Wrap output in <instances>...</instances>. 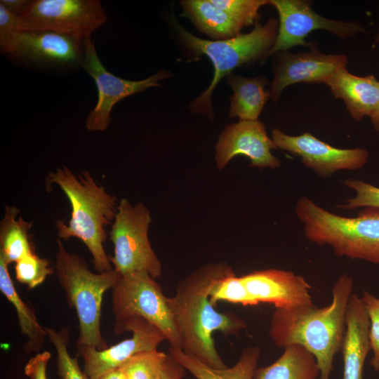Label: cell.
I'll list each match as a JSON object with an SVG mask.
<instances>
[{"mask_svg":"<svg viewBox=\"0 0 379 379\" xmlns=\"http://www.w3.org/2000/svg\"><path fill=\"white\" fill-rule=\"evenodd\" d=\"M225 263H209L190 273L178 283L175 293L167 297L180 341V350L215 368L227 367L215 346L213 335H238L246 321L232 312H220L209 300L212 285L232 272Z\"/></svg>","mask_w":379,"mask_h":379,"instance_id":"cell-1","label":"cell"},{"mask_svg":"<svg viewBox=\"0 0 379 379\" xmlns=\"http://www.w3.org/2000/svg\"><path fill=\"white\" fill-rule=\"evenodd\" d=\"M352 291L353 279L343 274L333 284L328 305L275 309L269 328L274 344L283 348L293 345L303 347L316 359L318 379H329L334 357L343 343L345 312Z\"/></svg>","mask_w":379,"mask_h":379,"instance_id":"cell-2","label":"cell"},{"mask_svg":"<svg viewBox=\"0 0 379 379\" xmlns=\"http://www.w3.org/2000/svg\"><path fill=\"white\" fill-rule=\"evenodd\" d=\"M53 184L59 186L72 207L68 224L62 220L55 222L58 239H79L90 251L98 272L112 270L103 244L108 238L105 227L114 220L117 212V197L96 182L89 171H82L76 175L67 166L48 172L45 181L46 191Z\"/></svg>","mask_w":379,"mask_h":379,"instance_id":"cell-3","label":"cell"},{"mask_svg":"<svg viewBox=\"0 0 379 379\" xmlns=\"http://www.w3.org/2000/svg\"><path fill=\"white\" fill-rule=\"evenodd\" d=\"M295 211L311 242L331 246L338 256L379 264L378 208L366 207L355 217H345L301 197Z\"/></svg>","mask_w":379,"mask_h":379,"instance_id":"cell-4","label":"cell"},{"mask_svg":"<svg viewBox=\"0 0 379 379\" xmlns=\"http://www.w3.org/2000/svg\"><path fill=\"white\" fill-rule=\"evenodd\" d=\"M55 270L67 302L74 309L79 319L77 346L99 350L108 347L101 333V306L105 293L114 288L121 275L114 269L102 273L92 272L85 260L78 254L69 253L59 239Z\"/></svg>","mask_w":379,"mask_h":379,"instance_id":"cell-5","label":"cell"},{"mask_svg":"<svg viewBox=\"0 0 379 379\" xmlns=\"http://www.w3.org/2000/svg\"><path fill=\"white\" fill-rule=\"evenodd\" d=\"M178 35L185 46L195 55H205L211 61L214 74L211 84L190 103L192 112L213 116L211 98L220 79L231 74L236 67L258 60H266L278 34L279 20L271 18L262 25L257 21L247 34L225 40H207L187 32L178 23Z\"/></svg>","mask_w":379,"mask_h":379,"instance_id":"cell-6","label":"cell"},{"mask_svg":"<svg viewBox=\"0 0 379 379\" xmlns=\"http://www.w3.org/2000/svg\"><path fill=\"white\" fill-rule=\"evenodd\" d=\"M152 222L150 211L143 203L132 205L126 199L119 201L109 238L114 254L109 260L121 275L145 271L154 279L162 274L160 260L148 238Z\"/></svg>","mask_w":379,"mask_h":379,"instance_id":"cell-7","label":"cell"},{"mask_svg":"<svg viewBox=\"0 0 379 379\" xmlns=\"http://www.w3.org/2000/svg\"><path fill=\"white\" fill-rule=\"evenodd\" d=\"M115 324L128 318H143L165 335L171 348L180 349L178 330L161 287L145 271L121 275L112 289Z\"/></svg>","mask_w":379,"mask_h":379,"instance_id":"cell-8","label":"cell"},{"mask_svg":"<svg viewBox=\"0 0 379 379\" xmlns=\"http://www.w3.org/2000/svg\"><path fill=\"white\" fill-rule=\"evenodd\" d=\"M107 20L99 0H32L18 18V29L51 31L84 39Z\"/></svg>","mask_w":379,"mask_h":379,"instance_id":"cell-9","label":"cell"},{"mask_svg":"<svg viewBox=\"0 0 379 379\" xmlns=\"http://www.w3.org/2000/svg\"><path fill=\"white\" fill-rule=\"evenodd\" d=\"M83 41L84 56L81 67L93 79L98 89L96 105L86 120V127L89 131L106 130L110 124L111 112L116 104L148 88L161 86L159 81L171 77L169 72L162 69L142 80L124 79L105 67L98 55L91 35L86 36Z\"/></svg>","mask_w":379,"mask_h":379,"instance_id":"cell-10","label":"cell"},{"mask_svg":"<svg viewBox=\"0 0 379 379\" xmlns=\"http://www.w3.org/2000/svg\"><path fill=\"white\" fill-rule=\"evenodd\" d=\"M269 4L278 12L279 29L276 41L268 56L296 46L312 47L305 38L315 30L328 31L340 39L366 32L365 28L357 22L321 16L312 10L310 1L269 0Z\"/></svg>","mask_w":379,"mask_h":379,"instance_id":"cell-11","label":"cell"},{"mask_svg":"<svg viewBox=\"0 0 379 379\" xmlns=\"http://www.w3.org/2000/svg\"><path fill=\"white\" fill-rule=\"evenodd\" d=\"M114 331L116 334L131 331L132 337L101 350L77 346L78 353L84 359V372L90 379H100L136 354L157 350L159 345L166 340L159 328L139 317L116 323Z\"/></svg>","mask_w":379,"mask_h":379,"instance_id":"cell-12","label":"cell"},{"mask_svg":"<svg viewBox=\"0 0 379 379\" xmlns=\"http://www.w3.org/2000/svg\"><path fill=\"white\" fill-rule=\"evenodd\" d=\"M272 138L277 148L300 157L305 166L324 178L340 170L360 169L368 158V152L364 148H337L309 132L295 136L274 128Z\"/></svg>","mask_w":379,"mask_h":379,"instance_id":"cell-13","label":"cell"},{"mask_svg":"<svg viewBox=\"0 0 379 379\" xmlns=\"http://www.w3.org/2000/svg\"><path fill=\"white\" fill-rule=\"evenodd\" d=\"M278 149L267 134L264 124L257 121H239L225 127L215 146L218 168L222 169L238 155L248 157L251 166L274 169L281 162L271 150Z\"/></svg>","mask_w":379,"mask_h":379,"instance_id":"cell-14","label":"cell"},{"mask_svg":"<svg viewBox=\"0 0 379 379\" xmlns=\"http://www.w3.org/2000/svg\"><path fill=\"white\" fill-rule=\"evenodd\" d=\"M279 53L270 89V99L274 102L288 86L324 84L338 69L346 67L348 62L345 55L326 54L313 46L306 52Z\"/></svg>","mask_w":379,"mask_h":379,"instance_id":"cell-15","label":"cell"},{"mask_svg":"<svg viewBox=\"0 0 379 379\" xmlns=\"http://www.w3.org/2000/svg\"><path fill=\"white\" fill-rule=\"evenodd\" d=\"M10 55L44 66H81L84 56V41L51 31H19Z\"/></svg>","mask_w":379,"mask_h":379,"instance_id":"cell-16","label":"cell"},{"mask_svg":"<svg viewBox=\"0 0 379 379\" xmlns=\"http://www.w3.org/2000/svg\"><path fill=\"white\" fill-rule=\"evenodd\" d=\"M256 305L270 303L275 309L312 305L311 286L301 275L279 269L257 270L241 277Z\"/></svg>","mask_w":379,"mask_h":379,"instance_id":"cell-17","label":"cell"},{"mask_svg":"<svg viewBox=\"0 0 379 379\" xmlns=\"http://www.w3.org/2000/svg\"><path fill=\"white\" fill-rule=\"evenodd\" d=\"M345 332L341 345L343 379H362L364 362L371 350L369 318L361 298L352 293L345 312Z\"/></svg>","mask_w":379,"mask_h":379,"instance_id":"cell-18","label":"cell"},{"mask_svg":"<svg viewBox=\"0 0 379 379\" xmlns=\"http://www.w3.org/2000/svg\"><path fill=\"white\" fill-rule=\"evenodd\" d=\"M324 84L336 98L343 100L347 110L357 121L369 117L379 102V81L373 75L359 77L342 67Z\"/></svg>","mask_w":379,"mask_h":379,"instance_id":"cell-19","label":"cell"},{"mask_svg":"<svg viewBox=\"0 0 379 379\" xmlns=\"http://www.w3.org/2000/svg\"><path fill=\"white\" fill-rule=\"evenodd\" d=\"M227 83L233 91L230 99V117H238L239 121H257L270 99V91L265 90L267 79L262 76L248 78L231 74L227 77Z\"/></svg>","mask_w":379,"mask_h":379,"instance_id":"cell-20","label":"cell"},{"mask_svg":"<svg viewBox=\"0 0 379 379\" xmlns=\"http://www.w3.org/2000/svg\"><path fill=\"white\" fill-rule=\"evenodd\" d=\"M180 4L183 15L189 18L199 32L214 41L235 37L244 27L211 0H185Z\"/></svg>","mask_w":379,"mask_h":379,"instance_id":"cell-21","label":"cell"},{"mask_svg":"<svg viewBox=\"0 0 379 379\" xmlns=\"http://www.w3.org/2000/svg\"><path fill=\"white\" fill-rule=\"evenodd\" d=\"M169 354L197 379H253L260 350L258 346L244 348L238 361L225 368L211 367L185 354L180 349L170 347Z\"/></svg>","mask_w":379,"mask_h":379,"instance_id":"cell-22","label":"cell"},{"mask_svg":"<svg viewBox=\"0 0 379 379\" xmlns=\"http://www.w3.org/2000/svg\"><path fill=\"white\" fill-rule=\"evenodd\" d=\"M319 369L315 357L305 348L293 345L272 364L257 368L253 379H318Z\"/></svg>","mask_w":379,"mask_h":379,"instance_id":"cell-23","label":"cell"},{"mask_svg":"<svg viewBox=\"0 0 379 379\" xmlns=\"http://www.w3.org/2000/svg\"><path fill=\"white\" fill-rule=\"evenodd\" d=\"M8 266L0 256V291L16 310L20 332L27 338L24 350L27 354L37 352L43 347L47 338L46 328L39 323L34 311L18 293Z\"/></svg>","mask_w":379,"mask_h":379,"instance_id":"cell-24","label":"cell"},{"mask_svg":"<svg viewBox=\"0 0 379 379\" xmlns=\"http://www.w3.org/2000/svg\"><path fill=\"white\" fill-rule=\"evenodd\" d=\"M15 206H6L0 222V256L9 265L34 252L29 235L33 222L24 220Z\"/></svg>","mask_w":379,"mask_h":379,"instance_id":"cell-25","label":"cell"},{"mask_svg":"<svg viewBox=\"0 0 379 379\" xmlns=\"http://www.w3.org/2000/svg\"><path fill=\"white\" fill-rule=\"evenodd\" d=\"M47 338L55 348L57 353V371L61 379H90L81 371L77 358H73L67 350L69 333L67 328L56 331L46 328Z\"/></svg>","mask_w":379,"mask_h":379,"instance_id":"cell-26","label":"cell"},{"mask_svg":"<svg viewBox=\"0 0 379 379\" xmlns=\"http://www.w3.org/2000/svg\"><path fill=\"white\" fill-rule=\"evenodd\" d=\"M209 300L214 307L222 300L244 306L256 305L241 277H236L234 272L218 279L212 285L209 291Z\"/></svg>","mask_w":379,"mask_h":379,"instance_id":"cell-27","label":"cell"},{"mask_svg":"<svg viewBox=\"0 0 379 379\" xmlns=\"http://www.w3.org/2000/svg\"><path fill=\"white\" fill-rule=\"evenodd\" d=\"M53 272L51 262L47 258L39 257L35 252L25 255L15 263L16 280L26 285L29 289L41 284Z\"/></svg>","mask_w":379,"mask_h":379,"instance_id":"cell-28","label":"cell"},{"mask_svg":"<svg viewBox=\"0 0 379 379\" xmlns=\"http://www.w3.org/2000/svg\"><path fill=\"white\" fill-rule=\"evenodd\" d=\"M167 354L157 350L136 354L119 369L125 379H157Z\"/></svg>","mask_w":379,"mask_h":379,"instance_id":"cell-29","label":"cell"},{"mask_svg":"<svg viewBox=\"0 0 379 379\" xmlns=\"http://www.w3.org/2000/svg\"><path fill=\"white\" fill-rule=\"evenodd\" d=\"M243 27L258 21L259 9L269 4V0H211Z\"/></svg>","mask_w":379,"mask_h":379,"instance_id":"cell-30","label":"cell"},{"mask_svg":"<svg viewBox=\"0 0 379 379\" xmlns=\"http://www.w3.org/2000/svg\"><path fill=\"white\" fill-rule=\"evenodd\" d=\"M343 183L355 192V196L345 204L338 206L343 209L352 210L361 207L379 209V187L358 179L348 178Z\"/></svg>","mask_w":379,"mask_h":379,"instance_id":"cell-31","label":"cell"},{"mask_svg":"<svg viewBox=\"0 0 379 379\" xmlns=\"http://www.w3.org/2000/svg\"><path fill=\"white\" fill-rule=\"evenodd\" d=\"M361 300L369 318V339L373 356L371 365L375 371H379V299L367 291H364Z\"/></svg>","mask_w":379,"mask_h":379,"instance_id":"cell-32","label":"cell"},{"mask_svg":"<svg viewBox=\"0 0 379 379\" xmlns=\"http://www.w3.org/2000/svg\"><path fill=\"white\" fill-rule=\"evenodd\" d=\"M18 32V16L0 3V48L1 53L11 54Z\"/></svg>","mask_w":379,"mask_h":379,"instance_id":"cell-33","label":"cell"},{"mask_svg":"<svg viewBox=\"0 0 379 379\" xmlns=\"http://www.w3.org/2000/svg\"><path fill=\"white\" fill-rule=\"evenodd\" d=\"M51 354L48 351L37 353L26 364L24 372L29 379H47L46 368Z\"/></svg>","mask_w":379,"mask_h":379,"instance_id":"cell-34","label":"cell"},{"mask_svg":"<svg viewBox=\"0 0 379 379\" xmlns=\"http://www.w3.org/2000/svg\"><path fill=\"white\" fill-rule=\"evenodd\" d=\"M186 369L170 354L164 360L157 379H182Z\"/></svg>","mask_w":379,"mask_h":379,"instance_id":"cell-35","label":"cell"},{"mask_svg":"<svg viewBox=\"0 0 379 379\" xmlns=\"http://www.w3.org/2000/svg\"><path fill=\"white\" fill-rule=\"evenodd\" d=\"M30 1V0H1L0 3L19 18L25 11Z\"/></svg>","mask_w":379,"mask_h":379,"instance_id":"cell-36","label":"cell"},{"mask_svg":"<svg viewBox=\"0 0 379 379\" xmlns=\"http://www.w3.org/2000/svg\"><path fill=\"white\" fill-rule=\"evenodd\" d=\"M369 118L375 130L379 133V102L370 114Z\"/></svg>","mask_w":379,"mask_h":379,"instance_id":"cell-37","label":"cell"},{"mask_svg":"<svg viewBox=\"0 0 379 379\" xmlns=\"http://www.w3.org/2000/svg\"><path fill=\"white\" fill-rule=\"evenodd\" d=\"M100 379H125L121 370L117 369L105 375L102 376Z\"/></svg>","mask_w":379,"mask_h":379,"instance_id":"cell-38","label":"cell"}]
</instances>
